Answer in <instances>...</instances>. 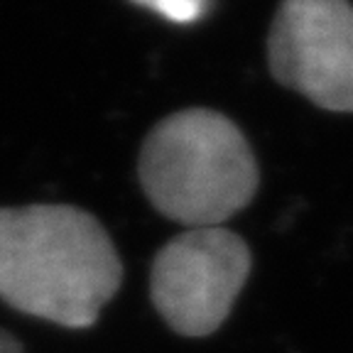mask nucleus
Returning <instances> with one entry per match:
<instances>
[{"label":"nucleus","mask_w":353,"mask_h":353,"mask_svg":"<svg viewBox=\"0 0 353 353\" xmlns=\"http://www.w3.org/2000/svg\"><path fill=\"white\" fill-rule=\"evenodd\" d=\"M123 280L105 228L64 204L0 209V299L66 329L96 324Z\"/></svg>","instance_id":"obj_1"},{"label":"nucleus","mask_w":353,"mask_h":353,"mask_svg":"<svg viewBox=\"0 0 353 353\" xmlns=\"http://www.w3.org/2000/svg\"><path fill=\"white\" fill-rule=\"evenodd\" d=\"M150 204L187 228H216L250 204L258 165L243 132L216 110L189 108L152 128L140 150Z\"/></svg>","instance_id":"obj_2"},{"label":"nucleus","mask_w":353,"mask_h":353,"mask_svg":"<svg viewBox=\"0 0 353 353\" xmlns=\"http://www.w3.org/2000/svg\"><path fill=\"white\" fill-rule=\"evenodd\" d=\"M250 275V250L226 228H187L154 255L150 297L182 336H209L231 314Z\"/></svg>","instance_id":"obj_3"},{"label":"nucleus","mask_w":353,"mask_h":353,"mask_svg":"<svg viewBox=\"0 0 353 353\" xmlns=\"http://www.w3.org/2000/svg\"><path fill=\"white\" fill-rule=\"evenodd\" d=\"M270 72L314 105L353 113V6L282 0L268 39Z\"/></svg>","instance_id":"obj_4"},{"label":"nucleus","mask_w":353,"mask_h":353,"mask_svg":"<svg viewBox=\"0 0 353 353\" xmlns=\"http://www.w3.org/2000/svg\"><path fill=\"white\" fill-rule=\"evenodd\" d=\"M138 6L160 12L162 17L172 22H194L204 15L209 0H132Z\"/></svg>","instance_id":"obj_5"},{"label":"nucleus","mask_w":353,"mask_h":353,"mask_svg":"<svg viewBox=\"0 0 353 353\" xmlns=\"http://www.w3.org/2000/svg\"><path fill=\"white\" fill-rule=\"evenodd\" d=\"M0 353H22V346L12 334L0 329Z\"/></svg>","instance_id":"obj_6"}]
</instances>
